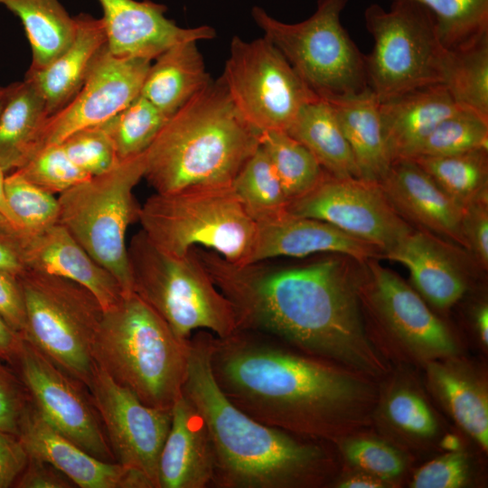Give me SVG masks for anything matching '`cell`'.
<instances>
[{
  "mask_svg": "<svg viewBox=\"0 0 488 488\" xmlns=\"http://www.w3.org/2000/svg\"><path fill=\"white\" fill-rule=\"evenodd\" d=\"M427 386L456 425L488 449V390L484 376L458 355L424 367Z\"/></svg>",
  "mask_w": 488,
  "mask_h": 488,
  "instance_id": "cell-26",
  "label": "cell"
},
{
  "mask_svg": "<svg viewBox=\"0 0 488 488\" xmlns=\"http://www.w3.org/2000/svg\"><path fill=\"white\" fill-rule=\"evenodd\" d=\"M18 279L26 311L23 337L88 387L96 367L92 349L104 314L101 304L68 278L28 269Z\"/></svg>",
  "mask_w": 488,
  "mask_h": 488,
  "instance_id": "cell-11",
  "label": "cell"
},
{
  "mask_svg": "<svg viewBox=\"0 0 488 488\" xmlns=\"http://www.w3.org/2000/svg\"><path fill=\"white\" fill-rule=\"evenodd\" d=\"M441 448L446 452L461 450V442L459 438L454 434H446L441 439L439 443Z\"/></svg>",
  "mask_w": 488,
  "mask_h": 488,
  "instance_id": "cell-56",
  "label": "cell"
},
{
  "mask_svg": "<svg viewBox=\"0 0 488 488\" xmlns=\"http://www.w3.org/2000/svg\"><path fill=\"white\" fill-rule=\"evenodd\" d=\"M15 171L52 194H61L91 177L69 158L61 144L45 145Z\"/></svg>",
  "mask_w": 488,
  "mask_h": 488,
  "instance_id": "cell-43",
  "label": "cell"
},
{
  "mask_svg": "<svg viewBox=\"0 0 488 488\" xmlns=\"http://www.w3.org/2000/svg\"><path fill=\"white\" fill-rule=\"evenodd\" d=\"M0 114V169L5 174L25 164L40 149L49 117L45 101L28 79L6 87Z\"/></svg>",
  "mask_w": 488,
  "mask_h": 488,
  "instance_id": "cell-29",
  "label": "cell"
},
{
  "mask_svg": "<svg viewBox=\"0 0 488 488\" xmlns=\"http://www.w3.org/2000/svg\"><path fill=\"white\" fill-rule=\"evenodd\" d=\"M103 9L107 46L119 57L150 61L185 41L211 40L210 25L183 28L165 16L166 7L149 0H99Z\"/></svg>",
  "mask_w": 488,
  "mask_h": 488,
  "instance_id": "cell-19",
  "label": "cell"
},
{
  "mask_svg": "<svg viewBox=\"0 0 488 488\" xmlns=\"http://www.w3.org/2000/svg\"><path fill=\"white\" fill-rule=\"evenodd\" d=\"M88 388L116 463L141 472L158 488L159 456L170 429L172 408L144 404L97 364Z\"/></svg>",
  "mask_w": 488,
  "mask_h": 488,
  "instance_id": "cell-16",
  "label": "cell"
},
{
  "mask_svg": "<svg viewBox=\"0 0 488 488\" xmlns=\"http://www.w3.org/2000/svg\"><path fill=\"white\" fill-rule=\"evenodd\" d=\"M0 269L9 272L17 277L28 269L12 242L0 232Z\"/></svg>",
  "mask_w": 488,
  "mask_h": 488,
  "instance_id": "cell-52",
  "label": "cell"
},
{
  "mask_svg": "<svg viewBox=\"0 0 488 488\" xmlns=\"http://www.w3.org/2000/svg\"><path fill=\"white\" fill-rule=\"evenodd\" d=\"M379 184L404 220L466 249L462 231L464 207L444 192L414 160L394 161Z\"/></svg>",
  "mask_w": 488,
  "mask_h": 488,
  "instance_id": "cell-22",
  "label": "cell"
},
{
  "mask_svg": "<svg viewBox=\"0 0 488 488\" xmlns=\"http://www.w3.org/2000/svg\"><path fill=\"white\" fill-rule=\"evenodd\" d=\"M75 18L76 34L71 45L50 64L28 70L25 79L37 88L49 117L64 108L80 90L92 63L107 44L102 19L88 14Z\"/></svg>",
  "mask_w": 488,
  "mask_h": 488,
  "instance_id": "cell-27",
  "label": "cell"
},
{
  "mask_svg": "<svg viewBox=\"0 0 488 488\" xmlns=\"http://www.w3.org/2000/svg\"><path fill=\"white\" fill-rule=\"evenodd\" d=\"M221 80L172 115L145 152L144 178L159 193L229 185L259 145Z\"/></svg>",
  "mask_w": 488,
  "mask_h": 488,
  "instance_id": "cell-4",
  "label": "cell"
},
{
  "mask_svg": "<svg viewBox=\"0 0 488 488\" xmlns=\"http://www.w3.org/2000/svg\"><path fill=\"white\" fill-rule=\"evenodd\" d=\"M5 177V173L0 169V215L5 217L12 223L20 226V222L12 209L10 208L5 197L4 187Z\"/></svg>",
  "mask_w": 488,
  "mask_h": 488,
  "instance_id": "cell-55",
  "label": "cell"
},
{
  "mask_svg": "<svg viewBox=\"0 0 488 488\" xmlns=\"http://www.w3.org/2000/svg\"><path fill=\"white\" fill-rule=\"evenodd\" d=\"M444 84L460 107L488 120V37L468 49L451 52Z\"/></svg>",
  "mask_w": 488,
  "mask_h": 488,
  "instance_id": "cell-39",
  "label": "cell"
},
{
  "mask_svg": "<svg viewBox=\"0 0 488 488\" xmlns=\"http://www.w3.org/2000/svg\"><path fill=\"white\" fill-rule=\"evenodd\" d=\"M144 173L145 153L120 160L58 197L59 222L117 279L124 294L133 292L126 235L138 219L133 190Z\"/></svg>",
  "mask_w": 488,
  "mask_h": 488,
  "instance_id": "cell-10",
  "label": "cell"
},
{
  "mask_svg": "<svg viewBox=\"0 0 488 488\" xmlns=\"http://www.w3.org/2000/svg\"><path fill=\"white\" fill-rule=\"evenodd\" d=\"M220 80L239 113L259 133L286 131L305 104L320 98L263 36H234Z\"/></svg>",
  "mask_w": 488,
  "mask_h": 488,
  "instance_id": "cell-13",
  "label": "cell"
},
{
  "mask_svg": "<svg viewBox=\"0 0 488 488\" xmlns=\"http://www.w3.org/2000/svg\"><path fill=\"white\" fill-rule=\"evenodd\" d=\"M22 21L32 48L30 70H40L73 42L76 21L59 0H0Z\"/></svg>",
  "mask_w": 488,
  "mask_h": 488,
  "instance_id": "cell-33",
  "label": "cell"
},
{
  "mask_svg": "<svg viewBox=\"0 0 488 488\" xmlns=\"http://www.w3.org/2000/svg\"><path fill=\"white\" fill-rule=\"evenodd\" d=\"M488 199L475 200L464 208L462 231L470 250L483 267L488 266Z\"/></svg>",
  "mask_w": 488,
  "mask_h": 488,
  "instance_id": "cell-47",
  "label": "cell"
},
{
  "mask_svg": "<svg viewBox=\"0 0 488 488\" xmlns=\"http://www.w3.org/2000/svg\"><path fill=\"white\" fill-rule=\"evenodd\" d=\"M333 483L338 488H385L390 486L371 474L353 469L352 472L344 473L340 477L335 478Z\"/></svg>",
  "mask_w": 488,
  "mask_h": 488,
  "instance_id": "cell-53",
  "label": "cell"
},
{
  "mask_svg": "<svg viewBox=\"0 0 488 488\" xmlns=\"http://www.w3.org/2000/svg\"><path fill=\"white\" fill-rule=\"evenodd\" d=\"M155 60L140 94L168 117L211 80L195 41L176 43Z\"/></svg>",
  "mask_w": 488,
  "mask_h": 488,
  "instance_id": "cell-30",
  "label": "cell"
},
{
  "mask_svg": "<svg viewBox=\"0 0 488 488\" xmlns=\"http://www.w3.org/2000/svg\"><path fill=\"white\" fill-rule=\"evenodd\" d=\"M383 256L406 267L415 290L438 309L450 308L467 290L465 275L448 247L423 230H412Z\"/></svg>",
  "mask_w": 488,
  "mask_h": 488,
  "instance_id": "cell-24",
  "label": "cell"
},
{
  "mask_svg": "<svg viewBox=\"0 0 488 488\" xmlns=\"http://www.w3.org/2000/svg\"><path fill=\"white\" fill-rule=\"evenodd\" d=\"M14 487L72 488L76 486L61 471L49 462L29 455L28 463Z\"/></svg>",
  "mask_w": 488,
  "mask_h": 488,
  "instance_id": "cell-50",
  "label": "cell"
},
{
  "mask_svg": "<svg viewBox=\"0 0 488 488\" xmlns=\"http://www.w3.org/2000/svg\"><path fill=\"white\" fill-rule=\"evenodd\" d=\"M286 211L327 222L373 245L382 254L413 230L378 183L337 178L327 173L312 190L290 200Z\"/></svg>",
  "mask_w": 488,
  "mask_h": 488,
  "instance_id": "cell-15",
  "label": "cell"
},
{
  "mask_svg": "<svg viewBox=\"0 0 488 488\" xmlns=\"http://www.w3.org/2000/svg\"><path fill=\"white\" fill-rule=\"evenodd\" d=\"M193 250L230 301L238 329L273 336L376 381L389 373V362L370 339L358 280L344 261L282 267L265 260L232 263L212 250Z\"/></svg>",
  "mask_w": 488,
  "mask_h": 488,
  "instance_id": "cell-1",
  "label": "cell"
},
{
  "mask_svg": "<svg viewBox=\"0 0 488 488\" xmlns=\"http://www.w3.org/2000/svg\"><path fill=\"white\" fill-rule=\"evenodd\" d=\"M211 333L195 332L183 394L203 418L214 453L212 486L318 488L338 468L332 443L302 437L250 417L223 394L211 368Z\"/></svg>",
  "mask_w": 488,
  "mask_h": 488,
  "instance_id": "cell-3",
  "label": "cell"
},
{
  "mask_svg": "<svg viewBox=\"0 0 488 488\" xmlns=\"http://www.w3.org/2000/svg\"><path fill=\"white\" fill-rule=\"evenodd\" d=\"M0 232L15 247L27 269L82 285L93 293L104 311L114 306L123 296L117 279L60 222L28 230L0 215Z\"/></svg>",
  "mask_w": 488,
  "mask_h": 488,
  "instance_id": "cell-18",
  "label": "cell"
},
{
  "mask_svg": "<svg viewBox=\"0 0 488 488\" xmlns=\"http://www.w3.org/2000/svg\"><path fill=\"white\" fill-rule=\"evenodd\" d=\"M211 368L232 404L291 434L335 445L373 422L376 380L266 333L213 335Z\"/></svg>",
  "mask_w": 488,
  "mask_h": 488,
  "instance_id": "cell-2",
  "label": "cell"
},
{
  "mask_svg": "<svg viewBox=\"0 0 488 488\" xmlns=\"http://www.w3.org/2000/svg\"><path fill=\"white\" fill-rule=\"evenodd\" d=\"M478 150H488V120L463 108L442 120L410 158L453 155Z\"/></svg>",
  "mask_w": 488,
  "mask_h": 488,
  "instance_id": "cell-40",
  "label": "cell"
},
{
  "mask_svg": "<svg viewBox=\"0 0 488 488\" xmlns=\"http://www.w3.org/2000/svg\"><path fill=\"white\" fill-rule=\"evenodd\" d=\"M18 436L29 455L49 462L80 488H154L141 472L91 455L55 430L31 401Z\"/></svg>",
  "mask_w": 488,
  "mask_h": 488,
  "instance_id": "cell-20",
  "label": "cell"
},
{
  "mask_svg": "<svg viewBox=\"0 0 488 488\" xmlns=\"http://www.w3.org/2000/svg\"><path fill=\"white\" fill-rule=\"evenodd\" d=\"M433 14L439 40L449 52L468 49L488 37V0H413Z\"/></svg>",
  "mask_w": 488,
  "mask_h": 488,
  "instance_id": "cell-37",
  "label": "cell"
},
{
  "mask_svg": "<svg viewBox=\"0 0 488 488\" xmlns=\"http://www.w3.org/2000/svg\"><path fill=\"white\" fill-rule=\"evenodd\" d=\"M334 446L343 461L353 470L371 474L389 485L408 468V458L401 449L363 431L347 436Z\"/></svg>",
  "mask_w": 488,
  "mask_h": 488,
  "instance_id": "cell-41",
  "label": "cell"
},
{
  "mask_svg": "<svg viewBox=\"0 0 488 488\" xmlns=\"http://www.w3.org/2000/svg\"><path fill=\"white\" fill-rule=\"evenodd\" d=\"M256 224L253 246L246 263L277 257L303 258L322 252L343 254L366 262L381 253L373 245L327 222L296 216L286 210Z\"/></svg>",
  "mask_w": 488,
  "mask_h": 488,
  "instance_id": "cell-21",
  "label": "cell"
},
{
  "mask_svg": "<svg viewBox=\"0 0 488 488\" xmlns=\"http://www.w3.org/2000/svg\"><path fill=\"white\" fill-rule=\"evenodd\" d=\"M6 98H7V91H6V87L4 89V92L3 94L0 96V114L3 110V108L5 104V101H6Z\"/></svg>",
  "mask_w": 488,
  "mask_h": 488,
  "instance_id": "cell-57",
  "label": "cell"
},
{
  "mask_svg": "<svg viewBox=\"0 0 488 488\" xmlns=\"http://www.w3.org/2000/svg\"><path fill=\"white\" fill-rule=\"evenodd\" d=\"M168 118L139 94L100 126L109 136L117 158L124 160L145 153Z\"/></svg>",
  "mask_w": 488,
  "mask_h": 488,
  "instance_id": "cell-38",
  "label": "cell"
},
{
  "mask_svg": "<svg viewBox=\"0 0 488 488\" xmlns=\"http://www.w3.org/2000/svg\"><path fill=\"white\" fill-rule=\"evenodd\" d=\"M259 145L269 158L289 201L312 190L325 174L313 154L286 131L261 132Z\"/></svg>",
  "mask_w": 488,
  "mask_h": 488,
  "instance_id": "cell-35",
  "label": "cell"
},
{
  "mask_svg": "<svg viewBox=\"0 0 488 488\" xmlns=\"http://www.w3.org/2000/svg\"><path fill=\"white\" fill-rule=\"evenodd\" d=\"M286 132L304 145L331 176L361 178L352 151L325 99L305 104Z\"/></svg>",
  "mask_w": 488,
  "mask_h": 488,
  "instance_id": "cell-32",
  "label": "cell"
},
{
  "mask_svg": "<svg viewBox=\"0 0 488 488\" xmlns=\"http://www.w3.org/2000/svg\"><path fill=\"white\" fill-rule=\"evenodd\" d=\"M151 61L114 55L106 44L94 60L80 90L48 117L41 149L61 144L78 130L101 125L126 108L140 94Z\"/></svg>",
  "mask_w": 488,
  "mask_h": 488,
  "instance_id": "cell-17",
  "label": "cell"
},
{
  "mask_svg": "<svg viewBox=\"0 0 488 488\" xmlns=\"http://www.w3.org/2000/svg\"><path fill=\"white\" fill-rule=\"evenodd\" d=\"M30 395L15 371L0 360V429L17 435Z\"/></svg>",
  "mask_w": 488,
  "mask_h": 488,
  "instance_id": "cell-46",
  "label": "cell"
},
{
  "mask_svg": "<svg viewBox=\"0 0 488 488\" xmlns=\"http://www.w3.org/2000/svg\"><path fill=\"white\" fill-rule=\"evenodd\" d=\"M61 145L69 158L90 176L106 173L120 161L109 136L100 125L78 130Z\"/></svg>",
  "mask_w": 488,
  "mask_h": 488,
  "instance_id": "cell-44",
  "label": "cell"
},
{
  "mask_svg": "<svg viewBox=\"0 0 488 488\" xmlns=\"http://www.w3.org/2000/svg\"><path fill=\"white\" fill-rule=\"evenodd\" d=\"M133 292L183 340L204 330L224 337L237 329L230 301L192 249L176 256L155 246L141 230L127 245Z\"/></svg>",
  "mask_w": 488,
  "mask_h": 488,
  "instance_id": "cell-6",
  "label": "cell"
},
{
  "mask_svg": "<svg viewBox=\"0 0 488 488\" xmlns=\"http://www.w3.org/2000/svg\"><path fill=\"white\" fill-rule=\"evenodd\" d=\"M142 230L159 249L184 256L195 247L232 263H246L257 224L231 184L155 192L139 207Z\"/></svg>",
  "mask_w": 488,
  "mask_h": 488,
  "instance_id": "cell-7",
  "label": "cell"
},
{
  "mask_svg": "<svg viewBox=\"0 0 488 488\" xmlns=\"http://www.w3.org/2000/svg\"><path fill=\"white\" fill-rule=\"evenodd\" d=\"M231 187L255 221L285 211L289 202L269 158L260 145L238 172Z\"/></svg>",
  "mask_w": 488,
  "mask_h": 488,
  "instance_id": "cell-36",
  "label": "cell"
},
{
  "mask_svg": "<svg viewBox=\"0 0 488 488\" xmlns=\"http://www.w3.org/2000/svg\"><path fill=\"white\" fill-rule=\"evenodd\" d=\"M461 108L443 83L415 89L380 102L383 132L392 163L412 157L432 130Z\"/></svg>",
  "mask_w": 488,
  "mask_h": 488,
  "instance_id": "cell-25",
  "label": "cell"
},
{
  "mask_svg": "<svg viewBox=\"0 0 488 488\" xmlns=\"http://www.w3.org/2000/svg\"><path fill=\"white\" fill-rule=\"evenodd\" d=\"M29 454L18 435L0 429V488L14 487Z\"/></svg>",
  "mask_w": 488,
  "mask_h": 488,
  "instance_id": "cell-49",
  "label": "cell"
},
{
  "mask_svg": "<svg viewBox=\"0 0 488 488\" xmlns=\"http://www.w3.org/2000/svg\"><path fill=\"white\" fill-rule=\"evenodd\" d=\"M23 343V335L14 331L0 317V360L10 366L17 357Z\"/></svg>",
  "mask_w": 488,
  "mask_h": 488,
  "instance_id": "cell-51",
  "label": "cell"
},
{
  "mask_svg": "<svg viewBox=\"0 0 488 488\" xmlns=\"http://www.w3.org/2000/svg\"><path fill=\"white\" fill-rule=\"evenodd\" d=\"M379 386L373 420L393 437L408 445H425L439 435V422L419 386L411 377L390 374Z\"/></svg>",
  "mask_w": 488,
  "mask_h": 488,
  "instance_id": "cell-31",
  "label": "cell"
},
{
  "mask_svg": "<svg viewBox=\"0 0 488 488\" xmlns=\"http://www.w3.org/2000/svg\"><path fill=\"white\" fill-rule=\"evenodd\" d=\"M189 340L179 338L132 292L104 311L92 356L99 368L144 404L171 409L182 396L187 377Z\"/></svg>",
  "mask_w": 488,
  "mask_h": 488,
  "instance_id": "cell-5",
  "label": "cell"
},
{
  "mask_svg": "<svg viewBox=\"0 0 488 488\" xmlns=\"http://www.w3.org/2000/svg\"><path fill=\"white\" fill-rule=\"evenodd\" d=\"M11 367L33 406L55 430L99 460L116 463L92 395L82 381L23 337Z\"/></svg>",
  "mask_w": 488,
  "mask_h": 488,
  "instance_id": "cell-14",
  "label": "cell"
},
{
  "mask_svg": "<svg viewBox=\"0 0 488 488\" xmlns=\"http://www.w3.org/2000/svg\"><path fill=\"white\" fill-rule=\"evenodd\" d=\"M474 323L476 330L484 347L488 345V306L485 304L481 305L474 313Z\"/></svg>",
  "mask_w": 488,
  "mask_h": 488,
  "instance_id": "cell-54",
  "label": "cell"
},
{
  "mask_svg": "<svg viewBox=\"0 0 488 488\" xmlns=\"http://www.w3.org/2000/svg\"><path fill=\"white\" fill-rule=\"evenodd\" d=\"M470 478V464L462 451L446 452L423 465L413 474L412 488H459Z\"/></svg>",
  "mask_w": 488,
  "mask_h": 488,
  "instance_id": "cell-45",
  "label": "cell"
},
{
  "mask_svg": "<svg viewBox=\"0 0 488 488\" xmlns=\"http://www.w3.org/2000/svg\"><path fill=\"white\" fill-rule=\"evenodd\" d=\"M5 88L0 87V96L3 94Z\"/></svg>",
  "mask_w": 488,
  "mask_h": 488,
  "instance_id": "cell-58",
  "label": "cell"
},
{
  "mask_svg": "<svg viewBox=\"0 0 488 488\" xmlns=\"http://www.w3.org/2000/svg\"><path fill=\"white\" fill-rule=\"evenodd\" d=\"M348 0H317L305 20L290 23L255 5L257 26L319 97L345 96L369 89L365 54L342 24Z\"/></svg>",
  "mask_w": 488,
  "mask_h": 488,
  "instance_id": "cell-9",
  "label": "cell"
},
{
  "mask_svg": "<svg viewBox=\"0 0 488 488\" xmlns=\"http://www.w3.org/2000/svg\"><path fill=\"white\" fill-rule=\"evenodd\" d=\"M373 48L365 54L369 89L380 102L415 89L445 82L451 52L441 43L436 20L423 5L392 0L364 12Z\"/></svg>",
  "mask_w": 488,
  "mask_h": 488,
  "instance_id": "cell-8",
  "label": "cell"
},
{
  "mask_svg": "<svg viewBox=\"0 0 488 488\" xmlns=\"http://www.w3.org/2000/svg\"><path fill=\"white\" fill-rule=\"evenodd\" d=\"M7 202L20 226L39 230L59 222L58 198L23 178L16 171L5 177Z\"/></svg>",
  "mask_w": 488,
  "mask_h": 488,
  "instance_id": "cell-42",
  "label": "cell"
},
{
  "mask_svg": "<svg viewBox=\"0 0 488 488\" xmlns=\"http://www.w3.org/2000/svg\"><path fill=\"white\" fill-rule=\"evenodd\" d=\"M324 99L334 111L354 155L361 179L379 183L392 164L383 132L380 101L370 89L358 94Z\"/></svg>",
  "mask_w": 488,
  "mask_h": 488,
  "instance_id": "cell-28",
  "label": "cell"
},
{
  "mask_svg": "<svg viewBox=\"0 0 488 488\" xmlns=\"http://www.w3.org/2000/svg\"><path fill=\"white\" fill-rule=\"evenodd\" d=\"M367 281H358L361 305L374 323L371 341L389 362L424 367L430 361L458 355V343L423 297L393 271L373 258Z\"/></svg>",
  "mask_w": 488,
  "mask_h": 488,
  "instance_id": "cell-12",
  "label": "cell"
},
{
  "mask_svg": "<svg viewBox=\"0 0 488 488\" xmlns=\"http://www.w3.org/2000/svg\"><path fill=\"white\" fill-rule=\"evenodd\" d=\"M488 150L444 156H418L414 160L452 199L464 208L487 198Z\"/></svg>",
  "mask_w": 488,
  "mask_h": 488,
  "instance_id": "cell-34",
  "label": "cell"
},
{
  "mask_svg": "<svg viewBox=\"0 0 488 488\" xmlns=\"http://www.w3.org/2000/svg\"><path fill=\"white\" fill-rule=\"evenodd\" d=\"M0 317L15 332L26 327L25 304L18 277L0 269Z\"/></svg>",
  "mask_w": 488,
  "mask_h": 488,
  "instance_id": "cell-48",
  "label": "cell"
},
{
  "mask_svg": "<svg viewBox=\"0 0 488 488\" xmlns=\"http://www.w3.org/2000/svg\"><path fill=\"white\" fill-rule=\"evenodd\" d=\"M214 453L205 422L183 395L172 408L158 462V488H205L212 483Z\"/></svg>",
  "mask_w": 488,
  "mask_h": 488,
  "instance_id": "cell-23",
  "label": "cell"
}]
</instances>
